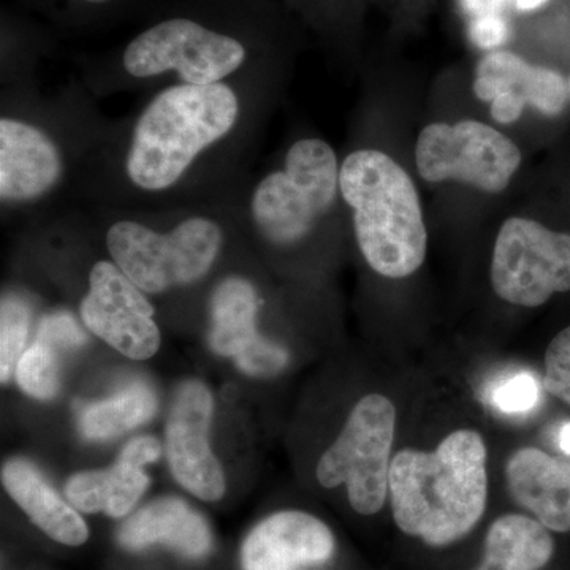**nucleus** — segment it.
Listing matches in <instances>:
<instances>
[{
	"label": "nucleus",
	"mask_w": 570,
	"mask_h": 570,
	"mask_svg": "<svg viewBox=\"0 0 570 570\" xmlns=\"http://www.w3.org/2000/svg\"><path fill=\"white\" fill-rule=\"evenodd\" d=\"M489 449L460 428L433 450L401 449L390 464L389 498L397 530L442 549L466 538L489 504Z\"/></svg>",
	"instance_id": "f257e3e1"
},
{
	"label": "nucleus",
	"mask_w": 570,
	"mask_h": 570,
	"mask_svg": "<svg viewBox=\"0 0 570 570\" xmlns=\"http://www.w3.org/2000/svg\"><path fill=\"white\" fill-rule=\"evenodd\" d=\"M340 190L354 209L356 243L377 275L404 279L426 258L428 232L415 184L392 157L352 153L340 170Z\"/></svg>",
	"instance_id": "f03ea898"
},
{
	"label": "nucleus",
	"mask_w": 570,
	"mask_h": 570,
	"mask_svg": "<svg viewBox=\"0 0 570 570\" xmlns=\"http://www.w3.org/2000/svg\"><path fill=\"white\" fill-rule=\"evenodd\" d=\"M238 110L235 92L223 82L160 92L135 126L130 179L146 190L174 186L198 154L234 129Z\"/></svg>",
	"instance_id": "7ed1b4c3"
},
{
	"label": "nucleus",
	"mask_w": 570,
	"mask_h": 570,
	"mask_svg": "<svg viewBox=\"0 0 570 570\" xmlns=\"http://www.w3.org/2000/svg\"><path fill=\"white\" fill-rule=\"evenodd\" d=\"M396 420L389 396L367 393L317 461V482L326 490L346 487L348 504L358 515H376L387 502Z\"/></svg>",
	"instance_id": "20e7f679"
},
{
	"label": "nucleus",
	"mask_w": 570,
	"mask_h": 570,
	"mask_svg": "<svg viewBox=\"0 0 570 570\" xmlns=\"http://www.w3.org/2000/svg\"><path fill=\"white\" fill-rule=\"evenodd\" d=\"M337 189L340 170L330 145L317 138L296 141L285 157V170L266 176L255 189V224L275 245H294L332 208Z\"/></svg>",
	"instance_id": "39448f33"
},
{
	"label": "nucleus",
	"mask_w": 570,
	"mask_h": 570,
	"mask_svg": "<svg viewBox=\"0 0 570 570\" xmlns=\"http://www.w3.org/2000/svg\"><path fill=\"white\" fill-rule=\"evenodd\" d=\"M220 245L219 225L205 217L187 219L170 234L122 220L107 235L112 261L145 294L200 279L212 269Z\"/></svg>",
	"instance_id": "423d86ee"
},
{
	"label": "nucleus",
	"mask_w": 570,
	"mask_h": 570,
	"mask_svg": "<svg viewBox=\"0 0 570 570\" xmlns=\"http://www.w3.org/2000/svg\"><path fill=\"white\" fill-rule=\"evenodd\" d=\"M490 279L494 294L513 306L539 307L570 292V234L510 217L498 232Z\"/></svg>",
	"instance_id": "0eeeda50"
},
{
	"label": "nucleus",
	"mask_w": 570,
	"mask_h": 570,
	"mask_svg": "<svg viewBox=\"0 0 570 570\" xmlns=\"http://www.w3.org/2000/svg\"><path fill=\"white\" fill-rule=\"evenodd\" d=\"M415 160L428 183L459 181L482 193L501 194L519 171L521 153L487 124L434 122L419 135Z\"/></svg>",
	"instance_id": "6e6552de"
},
{
	"label": "nucleus",
	"mask_w": 570,
	"mask_h": 570,
	"mask_svg": "<svg viewBox=\"0 0 570 570\" xmlns=\"http://www.w3.org/2000/svg\"><path fill=\"white\" fill-rule=\"evenodd\" d=\"M238 40L190 20H170L140 33L124 52V67L137 78L176 70L186 85H216L245 62Z\"/></svg>",
	"instance_id": "1a4fd4ad"
},
{
	"label": "nucleus",
	"mask_w": 570,
	"mask_h": 570,
	"mask_svg": "<svg viewBox=\"0 0 570 570\" xmlns=\"http://www.w3.org/2000/svg\"><path fill=\"white\" fill-rule=\"evenodd\" d=\"M89 285L81 303V318L88 330L129 358L156 355L160 332L145 292L111 262L94 265Z\"/></svg>",
	"instance_id": "9d476101"
},
{
	"label": "nucleus",
	"mask_w": 570,
	"mask_h": 570,
	"mask_svg": "<svg viewBox=\"0 0 570 570\" xmlns=\"http://www.w3.org/2000/svg\"><path fill=\"white\" fill-rule=\"evenodd\" d=\"M214 401L204 382L187 381L176 390L167 420V453L183 489L206 502L225 494L223 466L209 445Z\"/></svg>",
	"instance_id": "9b49d317"
},
{
	"label": "nucleus",
	"mask_w": 570,
	"mask_h": 570,
	"mask_svg": "<svg viewBox=\"0 0 570 570\" xmlns=\"http://www.w3.org/2000/svg\"><path fill=\"white\" fill-rule=\"evenodd\" d=\"M474 94L491 102L499 124L519 121L531 105L542 115H561L568 104L569 82L560 71L531 66L509 51H491L475 69Z\"/></svg>",
	"instance_id": "f8f14e48"
},
{
	"label": "nucleus",
	"mask_w": 570,
	"mask_h": 570,
	"mask_svg": "<svg viewBox=\"0 0 570 570\" xmlns=\"http://www.w3.org/2000/svg\"><path fill=\"white\" fill-rule=\"evenodd\" d=\"M335 535L317 517L283 510L261 521L245 540L243 570H302L335 553Z\"/></svg>",
	"instance_id": "ddd939ff"
},
{
	"label": "nucleus",
	"mask_w": 570,
	"mask_h": 570,
	"mask_svg": "<svg viewBox=\"0 0 570 570\" xmlns=\"http://www.w3.org/2000/svg\"><path fill=\"white\" fill-rule=\"evenodd\" d=\"M513 501L553 532H570V460L538 448L517 449L505 464Z\"/></svg>",
	"instance_id": "4468645a"
},
{
	"label": "nucleus",
	"mask_w": 570,
	"mask_h": 570,
	"mask_svg": "<svg viewBox=\"0 0 570 570\" xmlns=\"http://www.w3.org/2000/svg\"><path fill=\"white\" fill-rule=\"evenodd\" d=\"M62 174L61 154L37 127L3 118L0 121V197L26 202L55 187Z\"/></svg>",
	"instance_id": "2eb2a0df"
},
{
	"label": "nucleus",
	"mask_w": 570,
	"mask_h": 570,
	"mask_svg": "<svg viewBox=\"0 0 570 570\" xmlns=\"http://www.w3.org/2000/svg\"><path fill=\"white\" fill-rule=\"evenodd\" d=\"M119 543L127 550H141L164 543L184 557L202 558L212 550V532L200 513L178 498H160L122 524Z\"/></svg>",
	"instance_id": "dca6fc26"
},
{
	"label": "nucleus",
	"mask_w": 570,
	"mask_h": 570,
	"mask_svg": "<svg viewBox=\"0 0 570 570\" xmlns=\"http://www.w3.org/2000/svg\"><path fill=\"white\" fill-rule=\"evenodd\" d=\"M2 485L32 523L56 542L80 547L89 539L88 524L77 509L67 504L28 461H7Z\"/></svg>",
	"instance_id": "f3484780"
},
{
	"label": "nucleus",
	"mask_w": 570,
	"mask_h": 570,
	"mask_svg": "<svg viewBox=\"0 0 570 570\" xmlns=\"http://www.w3.org/2000/svg\"><path fill=\"white\" fill-rule=\"evenodd\" d=\"M149 487L140 464L119 453L111 468L71 475L66 497L75 509L85 513H107L112 519L126 517Z\"/></svg>",
	"instance_id": "a211bd4d"
},
{
	"label": "nucleus",
	"mask_w": 570,
	"mask_h": 570,
	"mask_svg": "<svg viewBox=\"0 0 570 570\" xmlns=\"http://www.w3.org/2000/svg\"><path fill=\"white\" fill-rule=\"evenodd\" d=\"M551 531L532 517L505 513L487 531L475 570H542L554 554Z\"/></svg>",
	"instance_id": "6ab92c4d"
},
{
	"label": "nucleus",
	"mask_w": 570,
	"mask_h": 570,
	"mask_svg": "<svg viewBox=\"0 0 570 570\" xmlns=\"http://www.w3.org/2000/svg\"><path fill=\"white\" fill-rule=\"evenodd\" d=\"M209 346L216 354L238 358L264 336L258 335L257 292L249 281L234 276L217 285L212 296Z\"/></svg>",
	"instance_id": "aec40b11"
},
{
	"label": "nucleus",
	"mask_w": 570,
	"mask_h": 570,
	"mask_svg": "<svg viewBox=\"0 0 570 570\" xmlns=\"http://www.w3.org/2000/svg\"><path fill=\"white\" fill-rule=\"evenodd\" d=\"M156 393L145 382H132L108 400L81 412L80 428L86 439H108L127 433L156 414Z\"/></svg>",
	"instance_id": "412c9836"
},
{
	"label": "nucleus",
	"mask_w": 570,
	"mask_h": 570,
	"mask_svg": "<svg viewBox=\"0 0 570 570\" xmlns=\"http://www.w3.org/2000/svg\"><path fill=\"white\" fill-rule=\"evenodd\" d=\"M59 371H61L59 351L36 340L18 362V385L29 396L50 400L59 390V382H61Z\"/></svg>",
	"instance_id": "4be33fe9"
},
{
	"label": "nucleus",
	"mask_w": 570,
	"mask_h": 570,
	"mask_svg": "<svg viewBox=\"0 0 570 570\" xmlns=\"http://www.w3.org/2000/svg\"><path fill=\"white\" fill-rule=\"evenodd\" d=\"M31 311L21 299L3 298L0 316V379L2 384L10 381L14 367L24 351L28 341Z\"/></svg>",
	"instance_id": "5701e85b"
},
{
	"label": "nucleus",
	"mask_w": 570,
	"mask_h": 570,
	"mask_svg": "<svg viewBox=\"0 0 570 570\" xmlns=\"http://www.w3.org/2000/svg\"><path fill=\"white\" fill-rule=\"evenodd\" d=\"M543 389L570 406V326L551 340L543 356Z\"/></svg>",
	"instance_id": "b1692460"
},
{
	"label": "nucleus",
	"mask_w": 570,
	"mask_h": 570,
	"mask_svg": "<svg viewBox=\"0 0 570 570\" xmlns=\"http://www.w3.org/2000/svg\"><path fill=\"white\" fill-rule=\"evenodd\" d=\"M491 401L504 414H523L539 403L538 381L528 373L517 374L494 389Z\"/></svg>",
	"instance_id": "393cba45"
},
{
	"label": "nucleus",
	"mask_w": 570,
	"mask_h": 570,
	"mask_svg": "<svg viewBox=\"0 0 570 570\" xmlns=\"http://www.w3.org/2000/svg\"><path fill=\"white\" fill-rule=\"evenodd\" d=\"M37 340L55 347L56 351H63V348L82 346L86 335L71 316L52 314L41 321Z\"/></svg>",
	"instance_id": "a878e982"
},
{
	"label": "nucleus",
	"mask_w": 570,
	"mask_h": 570,
	"mask_svg": "<svg viewBox=\"0 0 570 570\" xmlns=\"http://www.w3.org/2000/svg\"><path fill=\"white\" fill-rule=\"evenodd\" d=\"M509 24L502 14H487L472 18L469 26V37L475 47L482 50H497L509 39Z\"/></svg>",
	"instance_id": "bb28decb"
},
{
	"label": "nucleus",
	"mask_w": 570,
	"mask_h": 570,
	"mask_svg": "<svg viewBox=\"0 0 570 570\" xmlns=\"http://www.w3.org/2000/svg\"><path fill=\"white\" fill-rule=\"evenodd\" d=\"M469 17L479 18L487 14H502L510 0H460Z\"/></svg>",
	"instance_id": "cd10ccee"
},
{
	"label": "nucleus",
	"mask_w": 570,
	"mask_h": 570,
	"mask_svg": "<svg viewBox=\"0 0 570 570\" xmlns=\"http://www.w3.org/2000/svg\"><path fill=\"white\" fill-rule=\"evenodd\" d=\"M558 444H560L561 452L570 456V423H566V425L561 428Z\"/></svg>",
	"instance_id": "c85d7f7f"
},
{
	"label": "nucleus",
	"mask_w": 570,
	"mask_h": 570,
	"mask_svg": "<svg viewBox=\"0 0 570 570\" xmlns=\"http://www.w3.org/2000/svg\"><path fill=\"white\" fill-rule=\"evenodd\" d=\"M549 0H515V7L519 11H534L546 6Z\"/></svg>",
	"instance_id": "c756f323"
},
{
	"label": "nucleus",
	"mask_w": 570,
	"mask_h": 570,
	"mask_svg": "<svg viewBox=\"0 0 570 570\" xmlns=\"http://www.w3.org/2000/svg\"><path fill=\"white\" fill-rule=\"evenodd\" d=\"M86 2H91V3H104V2H108V0H86Z\"/></svg>",
	"instance_id": "7c9ffc66"
},
{
	"label": "nucleus",
	"mask_w": 570,
	"mask_h": 570,
	"mask_svg": "<svg viewBox=\"0 0 570 570\" xmlns=\"http://www.w3.org/2000/svg\"><path fill=\"white\" fill-rule=\"evenodd\" d=\"M569 96H570V80H569Z\"/></svg>",
	"instance_id": "2f4dec72"
}]
</instances>
